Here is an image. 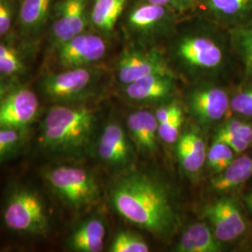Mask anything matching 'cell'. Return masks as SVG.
<instances>
[{"instance_id":"obj_1","label":"cell","mask_w":252,"mask_h":252,"mask_svg":"<svg viewBox=\"0 0 252 252\" xmlns=\"http://www.w3.org/2000/svg\"><path fill=\"white\" fill-rule=\"evenodd\" d=\"M228 29L197 15L182 16L165 42L164 54L174 72L192 78L214 77L224 68Z\"/></svg>"},{"instance_id":"obj_2","label":"cell","mask_w":252,"mask_h":252,"mask_svg":"<svg viewBox=\"0 0 252 252\" xmlns=\"http://www.w3.org/2000/svg\"><path fill=\"white\" fill-rule=\"evenodd\" d=\"M111 204L120 216L160 237L173 234L178 218L166 189L158 180L132 173L110 190Z\"/></svg>"},{"instance_id":"obj_3","label":"cell","mask_w":252,"mask_h":252,"mask_svg":"<svg viewBox=\"0 0 252 252\" xmlns=\"http://www.w3.org/2000/svg\"><path fill=\"white\" fill-rule=\"evenodd\" d=\"M95 125L96 114L92 108L56 105L41 122L38 144L54 154L80 155L90 146Z\"/></svg>"},{"instance_id":"obj_4","label":"cell","mask_w":252,"mask_h":252,"mask_svg":"<svg viewBox=\"0 0 252 252\" xmlns=\"http://www.w3.org/2000/svg\"><path fill=\"white\" fill-rule=\"evenodd\" d=\"M182 16L166 6L131 0L118 28L131 44L161 48L159 44L168 40Z\"/></svg>"},{"instance_id":"obj_5","label":"cell","mask_w":252,"mask_h":252,"mask_svg":"<svg viewBox=\"0 0 252 252\" xmlns=\"http://www.w3.org/2000/svg\"><path fill=\"white\" fill-rule=\"evenodd\" d=\"M2 220L9 231L21 235L45 237L51 231L44 200L36 189L24 185L10 189L2 209Z\"/></svg>"},{"instance_id":"obj_6","label":"cell","mask_w":252,"mask_h":252,"mask_svg":"<svg viewBox=\"0 0 252 252\" xmlns=\"http://www.w3.org/2000/svg\"><path fill=\"white\" fill-rule=\"evenodd\" d=\"M42 176L54 194L73 209L92 207L99 200L98 182L85 168L60 164L46 168Z\"/></svg>"},{"instance_id":"obj_7","label":"cell","mask_w":252,"mask_h":252,"mask_svg":"<svg viewBox=\"0 0 252 252\" xmlns=\"http://www.w3.org/2000/svg\"><path fill=\"white\" fill-rule=\"evenodd\" d=\"M100 77L101 71L94 65L61 69L45 75L39 82V87L47 98L65 104L88 94Z\"/></svg>"},{"instance_id":"obj_8","label":"cell","mask_w":252,"mask_h":252,"mask_svg":"<svg viewBox=\"0 0 252 252\" xmlns=\"http://www.w3.org/2000/svg\"><path fill=\"white\" fill-rule=\"evenodd\" d=\"M91 0H55L47 28L48 50L56 48L89 30Z\"/></svg>"},{"instance_id":"obj_9","label":"cell","mask_w":252,"mask_h":252,"mask_svg":"<svg viewBox=\"0 0 252 252\" xmlns=\"http://www.w3.org/2000/svg\"><path fill=\"white\" fill-rule=\"evenodd\" d=\"M155 74L178 76L172 69L161 48L129 43L118 58L116 78L123 86Z\"/></svg>"},{"instance_id":"obj_10","label":"cell","mask_w":252,"mask_h":252,"mask_svg":"<svg viewBox=\"0 0 252 252\" xmlns=\"http://www.w3.org/2000/svg\"><path fill=\"white\" fill-rule=\"evenodd\" d=\"M109 39L89 29L56 48L54 62L60 70L95 65L108 54Z\"/></svg>"},{"instance_id":"obj_11","label":"cell","mask_w":252,"mask_h":252,"mask_svg":"<svg viewBox=\"0 0 252 252\" xmlns=\"http://www.w3.org/2000/svg\"><path fill=\"white\" fill-rule=\"evenodd\" d=\"M38 109L39 100L34 91L24 85L10 86L0 104V127L27 131Z\"/></svg>"},{"instance_id":"obj_12","label":"cell","mask_w":252,"mask_h":252,"mask_svg":"<svg viewBox=\"0 0 252 252\" xmlns=\"http://www.w3.org/2000/svg\"><path fill=\"white\" fill-rule=\"evenodd\" d=\"M230 96L223 88L203 81L189 91L187 96L191 115L203 126H210L225 116L230 108Z\"/></svg>"},{"instance_id":"obj_13","label":"cell","mask_w":252,"mask_h":252,"mask_svg":"<svg viewBox=\"0 0 252 252\" xmlns=\"http://www.w3.org/2000/svg\"><path fill=\"white\" fill-rule=\"evenodd\" d=\"M204 214L217 238L222 243L238 239L247 230L245 218L234 199H217L205 207Z\"/></svg>"},{"instance_id":"obj_14","label":"cell","mask_w":252,"mask_h":252,"mask_svg":"<svg viewBox=\"0 0 252 252\" xmlns=\"http://www.w3.org/2000/svg\"><path fill=\"white\" fill-rule=\"evenodd\" d=\"M189 14L230 30L252 18V0H199Z\"/></svg>"},{"instance_id":"obj_15","label":"cell","mask_w":252,"mask_h":252,"mask_svg":"<svg viewBox=\"0 0 252 252\" xmlns=\"http://www.w3.org/2000/svg\"><path fill=\"white\" fill-rule=\"evenodd\" d=\"M179 79L169 74L150 75L125 85L124 93L136 103H165L176 94Z\"/></svg>"},{"instance_id":"obj_16","label":"cell","mask_w":252,"mask_h":252,"mask_svg":"<svg viewBox=\"0 0 252 252\" xmlns=\"http://www.w3.org/2000/svg\"><path fill=\"white\" fill-rule=\"evenodd\" d=\"M55 0H19L15 28L27 40H34L47 31Z\"/></svg>"},{"instance_id":"obj_17","label":"cell","mask_w":252,"mask_h":252,"mask_svg":"<svg viewBox=\"0 0 252 252\" xmlns=\"http://www.w3.org/2000/svg\"><path fill=\"white\" fill-rule=\"evenodd\" d=\"M132 146L125 129L116 122L104 127L97 144V155L102 162L110 166L122 167L132 160Z\"/></svg>"},{"instance_id":"obj_18","label":"cell","mask_w":252,"mask_h":252,"mask_svg":"<svg viewBox=\"0 0 252 252\" xmlns=\"http://www.w3.org/2000/svg\"><path fill=\"white\" fill-rule=\"evenodd\" d=\"M131 0H91L89 29L111 38Z\"/></svg>"},{"instance_id":"obj_19","label":"cell","mask_w":252,"mask_h":252,"mask_svg":"<svg viewBox=\"0 0 252 252\" xmlns=\"http://www.w3.org/2000/svg\"><path fill=\"white\" fill-rule=\"evenodd\" d=\"M207 146L194 130L181 134L177 141V154L181 168L189 175H196L207 161Z\"/></svg>"},{"instance_id":"obj_20","label":"cell","mask_w":252,"mask_h":252,"mask_svg":"<svg viewBox=\"0 0 252 252\" xmlns=\"http://www.w3.org/2000/svg\"><path fill=\"white\" fill-rule=\"evenodd\" d=\"M106 226L99 218H91L81 222L66 241L73 252H99L104 249Z\"/></svg>"},{"instance_id":"obj_21","label":"cell","mask_w":252,"mask_h":252,"mask_svg":"<svg viewBox=\"0 0 252 252\" xmlns=\"http://www.w3.org/2000/svg\"><path fill=\"white\" fill-rule=\"evenodd\" d=\"M127 127L138 149L150 153L156 151L159 124L154 113L148 110L131 113L127 119Z\"/></svg>"},{"instance_id":"obj_22","label":"cell","mask_w":252,"mask_h":252,"mask_svg":"<svg viewBox=\"0 0 252 252\" xmlns=\"http://www.w3.org/2000/svg\"><path fill=\"white\" fill-rule=\"evenodd\" d=\"M180 252H220L222 251L220 242L205 222L189 225L181 235L176 247Z\"/></svg>"},{"instance_id":"obj_23","label":"cell","mask_w":252,"mask_h":252,"mask_svg":"<svg viewBox=\"0 0 252 252\" xmlns=\"http://www.w3.org/2000/svg\"><path fill=\"white\" fill-rule=\"evenodd\" d=\"M252 177V156L245 154L234 158L224 170L211 180V189L226 192L240 187Z\"/></svg>"},{"instance_id":"obj_24","label":"cell","mask_w":252,"mask_h":252,"mask_svg":"<svg viewBox=\"0 0 252 252\" xmlns=\"http://www.w3.org/2000/svg\"><path fill=\"white\" fill-rule=\"evenodd\" d=\"M214 139L231 147L235 153H242L252 145V125L240 119H231L217 130Z\"/></svg>"},{"instance_id":"obj_25","label":"cell","mask_w":252,"mask_h":252,"mask_svg":"<svg viewBox=\"0 0 252 252\" xmlns=\"http://www.w3.org/2000/svg\"><path fill=\"white\" fill-rule=\"evenodd\" d=\"M229 32L232 47L243 63L245 74L252 79V17Z\"/></svg>"},{"instance_id":"obj_26","label":"cell","mask_w":252,"mask_h":252,"mask_svg":"<svg viewBox=\"0 0 252 252\" xmlns=\"http://www.w3.org/2000/svg\"><path fill=\"white\" fill-rule=\"evenodd\" d=\"M27 71L22 53L14 45L0 39V77L15 78Z\"/></svg>"},{"instance_id":"obj_27","label":"cell","mask_w":252,"mask_h":252,"mask_svg":"<svg viewBox=\"0 0 252 252\" xmlns=\"http://www.w3.org/2000/svg\"><path fill=\"white\" fill-rule=\"evenodd\" d=\"M234 150L228 145L215 140L207 153V167L216 174L224 170L234 159Z\"/></svg>"},{"instance_id":"obj_28","label":"cell","mask_w":252,"mask_h":252,"mask_svg":"<svg viewBox=\"0 0 252 252\" xmlns=\"http://www.w3.org/2000/svg\"><path fill=\"white\" fill-rule=\"evenodd\" d=\"M26 136L27 131L0 127V163L18 153Z\"/></svg>"},{"instance_id":"obj_29","label":"cell","mask_w":252,"mask_h":252,"mask_svg":"<svg viewBox=\"0 0 252 252\" xmlns=\"http://www.w3.org/2000/svg\"><path fill=\"white\" fill-rule=\"evenodd\" d=\"M109 252H148L150 247L140 235L131 231H121L114 236Z\"/></svg>"},{"instance_id":"obj_30","label":"cell","mask_w":252,"mask_h":252,"mask_svg":"<svg viewBox=\"0 0 252 252\" xmlns=\"http://www.w3.org/2000/svg\"><path fill=\"white\" fill-rule=\"evenodd\" d=\"M19 0H0V39L15 29Z\"/></svg>"},{"instance_id":"obj_31","label":"cell","mask_w":252,"mask_h":252,"mask_svg":"<svg viewBox=\"0 0 252 252\" xmlns=\"http://www.w3.org/2000/svg\"><path fill=\"white\" fill-rule=\"evenodd\" d=\"M184 122L182 109L175 116L170 118L166 122L160 124L158 127V135L162 141L166 144H175L180 136L181 127Z\"/></svg>"},{"instance_id":"obj_32","label":"cell","mask_w":252,"mask_h":252,"mask_svg":"<svg viewBox=\"0 0 252 252\" xmlns=\"http://www.w3.org/2000/svg\"><path fill=\"white\" fill-rule=\"evenodd\" d=\"M230 108L239 115L252 118V83L234 94L230 99Z\"/></svg>"},{"instance_id":"obj_33","label":"cell","mask_w":252,"mask_h":252,"mask_svg":"<svg viewBox=\"0 0 252 252\" xmlns=\"http://www.w3.org/2000/svg\"><path fill=\"white\" fill-rule=\"evenodd\" d=\"M169 7L181 15H188L195 7L199 0H138Z\"/></svg>"},{"instance_id":"obj_34","label":"cell","mask_w":252,"mask_h":252,"mask_svg":"<svg viewBox=\"0 0 252 252\" xmlns=\"http://www.w3.org/2000/svg\"><path fill=\"white\" fill-rule=\"evenodd\" d=\"M182 108H180V105L177 102H171V103H166L165 106H162L156 109L154 115L158 121V124H162L169 120L170 118L175 116L179 111H180Z\"/></svg>"},{"instance_id":"obj_35","label":"cell","mask_w":252,"mask_h":252,"mask_svg":"<svg viewBox=\"0 0 252 252\" xmlns=\"http://www.w3.org/2000/svg\"><path fill=\"white\" fill-rule=\"evenodd\" d=\"M244 201H245L246 207L252 214V189L244 196Z\"/></svg>"},{"instance_id":"obj_36","label":"cell","mask_w":252,"mask_h":252,"mask_svg":"<svg viewBox=\"0 0 252 252\" xmlns=\"http://www.w3.org/2000/svg\"><path fill=\"white\" fill-rule=\"evenodd\" d=\"M7 85H8V83H6L5 81L3 80V78L0 77V89L3 88V87H5V86H7Z\"/></svg>"}]
</instances>
